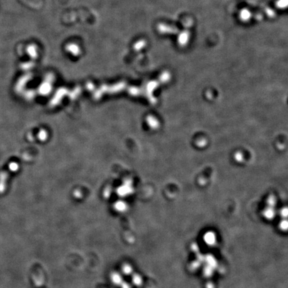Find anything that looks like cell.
I'll list each match as a JSON object with an SVG mask.
<instances>
[{
	"label": "cell",
	"mask_w": 288,
	"mask_h": 288,
	"mask_svg": "<svg viewBox=\"0 0 288 288\" xmlns=\"http://www.w3.org/2000/svg\"><path fill=\"white\" fill-rule=\"evenodd\" d=\"M204 241L210 246H213L216 243V235L212 231H208L204 236Z\"/></svg>",
	"instance_id": "obj_1"
},
{
	"label": "cell",
	"mask_w": 288,
	"mask_h": 288,
	"mask_svg": "<svg viewBox=\"0 0 288 288\" xmlns=\"http://www.w3.org/2000/svg\"><path fill=\"white\" fill-rule=\"evenodd\" d=\"M122 269H123L124 273L125 274H130L131 271H132V268L129 265H125L124 267L122 268Z\"/></svg>",
	"instance_id": "obj_4"
},
{
	"label": "cell",
	"mask_w": 288,
	"mask_h": 288,
	"mask_svg": "<svg viewBox=\"0 0 288 288\" xmlns=\"http://www.w3.org/2000/svg\"><path fill=\"white\" fill-rule=\"evenodd\" d=\"M280 228L281 230L283 231H286L287 229V222L286 220H284V221L281 222L280 223Z\"/></svg>",
	"instance_id": "obj_5"
},
{
	"label": "cell",
	"mask_w": 288,
	"mask_h": 288,
	"mask_svg": "<svg viewBox=\"0 0 288 288\" xmlns=\"http://www.w3.org/2000/svg\"><path fill=\"white\" fill-rule=\"evenodd\" d=\"M133 282L136 285V286H140L142 283V279L139 275H135L133 277Z\"/></svg>",
	"instance_id": "obj_3"
},
{
	"label": "cell",
	"mask_w": 288,
	"mask_h": 288,
	"mask_svg": "<svg viewBox=\"0 0 288 288\" xmlns=\"http://www.w3.org/2000/svg\"><path fill=\"white\" fill-rule=\"evenodd\" d=\"M112 280L115 284L121 286V288H130V286L128 284L122 281V279L120 275L116 273H113L112 275Z\"/></svg>",
	"instance_id": "obj_2"
}]
</instances>
